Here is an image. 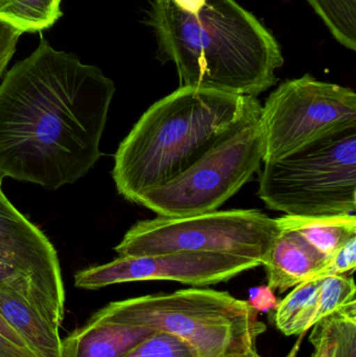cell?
<instances>
[{
    "mask_svg": "<svg viewBox=\"0 0 356 357\" xmlns=\"http://www.w3.org/2000/svg\"><path fill=\"white\" fill-rule=\"evenodd\" d=\"M316 352L311 357H326L325 352H324L323 348L321 346H315Z\"/></svg>",
    "mask_w": 356,
    "mask_h": 357,
    "instance_id": "obj_30",
    "label": "cell"
},
{
    "mask_svg": "<svg viewBox=\"0 0 356 357\" xmlns=\"http://www.w3.org/2000/svg\"><path fill=\"white\" fill-rule=\"evenodd\" d=\"M157 59L175 64L180 87L255 96L277 83L284 60L273 33L235 0H206L198 14L150 0Z\"/></svg>",
    "mask_w": 356,
    "mask_h": 357,
    "instance_id": "obj_2",
    "label": "cell"
},
{
    "mask_svg": "<svg viewBox=\"0 0 356 357\" xmlns=\"http://www.w3.org/2000/svg\"><path fill=\"white\" fill-rule=\"evenodd\" d=\"M123 357H199L184 340L171 333L156 331Z\"/></svg>",
    "mask_w": 356,
    "mask_h": 357,
    "instance_id": "obj_21",
    "label": "cell"
},
{
    "mask_svg": "<svg viewBox=\"0 0 356 357\" xmlns=\"http://www.w3.org/2000/svg\"><path fill=\"white\" fill-rule=\"evenodd\" d=\"M20 36V31L6 23L0 22V81L16 52V46Z\"/></svg>",
    "mask_w": 356,
    "mask_h": 357,
    "instance_id": "obj_23",
    "label": "cell"
},
{
    "mask_svg": "<svg viewBox=\"0 0 356 357\" xmlns=\"http://www.w3.org/2000/svg\"><path fill=\"white\" fill-rule=\"evenodd\" d=\"M248 304L256 312H269L276 310L278 305L277 298L274 295V291L268 285L253 287L249 291Z\"/></svg>",
    "mask_w": 356,
    "mask_h": 357,
    "instance_id": "obj_24",
    "label": "cell"
},
{
    "mask_svg": "<svg viewBox=\"0 0 356 357\" xmlns=\"http://www.w3.org/2000/svg\"><path fill=\"white\" fill-rule=\"evenodd\" d=\"M0 335L6 337V339H8V341L12 342V343L16 344V345L20 346V347L29 349L26 345H25L24 342H23V340L21 339L20 335L3 320L1 316H0Z\"/></svg>",
    "mask_w": 356,
    "mask_h": 357,
    "instance_id": "obj_26",
    "label": "cell"
},
{
    "mask_svg": "<svg viewBox=\"0 0 356 357\" xmlns=\"http://www.w3.org/2000/svg\"><path fill=\"white\" fill-rule=\"evenodd\" d=\"M255 96L179 87L150 107L119 144L112 177L132 203L181 175L257 105Z\"/></svg>",
    "mask_w": 356,
    "mask_h": 357,
    "instance_id": "obj_3",
    "label": "cell"
},
{
    "mask_svg": "<svg viewBox=\"0 0 356 357\" xmlns=\"http://www.w3.org/2000/svg\"><path fill=\"white\" fill-rule=\"evenodd\" d=\"M0 357H38L31 350L20 347L0 335Z\"/></svg>",
    "mask_w": 356,
    "mask_h": 357,
    "instance_id": "obj_25",
    "label": "cell"
},
{
    "mask_svg": "<svg viewBox=\"0 0 356 357\" xmlns=\"http://www.w3.org/2000/svg\"><path fill=\"white\" fill-rule=\"evenodd\" d=\"M321 280L322 276H318L296 285L278 303L274 322L284 335H304L316 324Z\"/></svg>",
    "mask_w": 356,
    "mask_h": 357,
    "instance_id": "obj_15",
    "label": "cell"
},
{
    "mask_svg": "<svg viewBox=\"0 0 356 357\" xmlns=\"http://www.w3.org/2000/svg\"><path fill=\"white\" fill-rule=\"evenodd\" d=\"M279 232L277 220L258 210H215L141 220L125 233L114 250L118 257L177 252L221 253L253 258L263 264Z\"/></svg>",
    "mask_w": 356,
    "mask_h": 357,
    "instance_id": "obj_7",
    "label": "cell"
},
{
    "mask_svg": "<svg viewBox=\"0 0 356 357\" xmlns=\"http://www.w3.org/2000/svg\"><path fill=\"white\" fill-rule=\"evenodd\" d=\"M356 127L351 88L311 75L282 83L261 108L263 162H273L326 136Z\"/></svg>",
    "mask_w": 356,
    "mask_h": 357,
    "instance_id": "obj_8",
    "label": "cell"
},
{
    "mask_svg": "<svg viewBox=\"0 0 356 357\" xmlns=\"http://www.w3.org/2000/svg\"><path fill=\"white\" fill-rule=\"evenodd\" d=\"M0 316L38 357H61L60 331L20 297L0 289Z\"/></svg>",
    "mask_w": 356,
    "mask_h": 357,
    "instance_id": "obj_13",
    "label": "cell"
},
{
    "mask_svg": "<svg viewBox=\"0 0 356 357\" xmlns=\"http://www.w3.org/2000/svg\"><path fill=\"white\" fill-rule=\"evenodd\" d=\"M178 8L183 10L184 12L196 15L200 12L201 8L205 6L206 0H171Z\"/></svg>",
    "mask_w": 356,
    "mask_h": 357,
    "instance_id": "obj_27",
    "label": "cell"
},
{
    "mask_svg": "<svg viewBox=\"0 0 356 357\" xmlns=\"http://www.w3.org/2000/svg\"><path fill=\"white\" fill-rule=\"evenodd\" d=\"M115 93L112 79L43 36L0 84V178L56 190L85 177Z\"/></svg>",
    "mask_w": 356,
    "mask_h": 357,
    "instance_id": "obj_1",
    "label": "cell"
},
{
    "mask_svg": "<svg viewBox=\"0 0 356 357\" xmlns=\"http://www.w3.org/2000/svg\"><path fill=\"white\" fill-rule=\"evenodd\" d=\"M355 283L345 275L322 276L316 324L322 319L356 305Z\"/></svg>",
    "mask_w": 356,
    "mask_h": 357,
    "instance_id": "obj_20",
    "label": "cell"
},
{
    "mask_svg": "<svg viewBox=\"0 0 356 357\" xmlns=\"http://www.w3.org/2000/svg\"><path fill=\"white\" fill-rule=\"evenodd\" d=\"M253 258L221 253L155 254L118 257L102 266H91L75 275V285L82 289H100L135 281H177L194 287L225 282L261 266Z\"/></svg>",
    "mask_w": 356,
    "mask_h": 357,
    "instance_id": "obj_9",
    "label": "cell"
},
{
    "mask_svg": "<svg viewBox=\"0 0 356 357\" xmlns=\"http://www.w3.org/2000/svg\"><path fill=\"white\" fill-rule=\"evenodd\" d=\"M261 104L230 128L192 167L136 204L158 216L182 218L215 211L258 171L263 158Z\"/></svg>",
    "mask_w": 356,
    "mask_h": 357,
    "instance_id": "obj_6",
    "label": "cell"
},
{
    "mask_svg": "<svg viewBox=\"0 0 356 357\" xmlns=\"http://www.w3.org/2000/svg\"><path fill=\"white\" fill-rule=\"evenodd\" d=\"M334 39L356 50V0H307Z\"/></svg>",
    "mask_w": 356,
    "mask_h": 357,
    "instance_id": "obj_19",
    "label": "cell"
},
{
    "mask_svg": "<svg viewBox=\"0 0 356 357\" xmlns=\"http://www.w3.org/2000/svg\"><path fill=\"white\" fill-rule=\"evenodd\" d=\"M257 195L286 215H345L356 211V127L265 163Z\"/></svg>",
    "mask_w": 356,
    "mask_h": 357,
    "instance_id": "obj_5",
    "label": "cell"
},
{
    "mask_svg": "<svg viewBox=\"0 0 356 357\" xmlns=\"http://www.w3.org/2000/svg\"><path fill=\"white\" fill-rule=\"evenodd\" d=\"M156 331L89 319L62 341L61 357H123Z\"/></svg>",
    "mask_w": 356,
    "mask_h": 357,
    "instance_id": "obj_12",
    "label": "cell"
},
{
    "mask_svg": "<svg viewBox=\"0 0 356 357\" xmlns=\"http://www.w3.org/2000/svg\"><path fill=\"white\" fill-rule=\"evenodd\" d=\"M356 266V236L349 239L343 247L332 256L327 270L323 276L345 275L353 272Z\"/></svg>",
    "mask_w": 356,
    "mask_h": 357,
    "instance_id": "obj_22",
    "label": "cell"
},
{
    "mask_svg": "<svg viewBox=\"0 0 356 357\" xmlns=\"http://www.w3.org/2000/svg\"><path fill=\"white\" fill-rule=\"evenodd\" d=\"M91 320L146 327L189 344L199 357H226L254 349L267 327L248 302L226 291L181 289L112 302Z\"/></svg>",
    "mask_w": 356,
    "mask_h": 357,
    "instance_id": "obj_4",
    "label": "cell"
},
{
    "mask_svg": "<svg viewBox=\"0 0 356 357\" xmlns=\"http://www.w3.org/2000/svg\"><path fill=\"white\" fill-rule=\"evenodd\" d=\"M226 357H261L257 354L256 349H251L249 351L244 352V354H234V356H226Z\"/></svg>",
    "mask_w": 356,
    "mask_h": 357,
    "instance_id": "obj_28",
    "label": "cell"
},
{
    "mask_svg": "<svg viewBox=\"0 0 356 357\" xmlns=\"http://www.w3.org/2000/svg\"><path fill=\"white\" fill-rule=\"evenodd\" d=\"M276 220L281 226L298 231L330 259L349 239L356 236L355 214L314 218L284 215Z\"/></svg>",
    "mask_w": 356,
    "mask_h": 357,
    "instance_id": "obj_14",
    "label": "cell"
},
{
    "mask_svg": "<svg viewBox=\"0 0 356 357\" xmlns=\"http://www.w3.org/2000/svg\"><path fill=\"white\" fill-rule=\"evenodd\" d=\"M62 0H0V22L23 33L49 29L62 16Z\"/></svg>",
    "mask_w": 356,
    "mask_h": 357,
    "instance_id": "obj_18",
    "label": "cell"
},
{
    "mask_svg": "<svg viewBox=\"0 0 356 357\" xmlns=\"http://www.w3.org/2000/svg\"><path fill=\"white\" fill-rule=\"evenodd\" d=\"M279 227V234L261 266L267 273L268 287L284 293L309 279L323 276L330 258L298 231L281 225Z\"/></svg>",
    "mask_w": 356,
    "mask_h": 357,
    "instance_id": "obj_11",
    "label": "cell"
},
{
    "mask_svg": "<svg viewBox=\"0 0 356 357\" xmlns=\"http://www.w3.org/2000/svg\"><path fill=\"white\" fill-rule=\"evenodd\" d=\"M0 289L20 297L52 326L60 331L65 307L59 305L35 281L2 258H0Z\"/></svg>",
    "mask_w": 356,
    "mask_h": 357,
    "instance_id": "obj_17",
    "label": "cell"
},
{
    "mask_svg": "<svg viewBox=\"0 0 356 357\" xmlns=\"http://www.w3.org/2000/svg\"><path fill=\"white\" fill-rule=\"evenodd\" d=\"M0 178V258L35 281L65 307V289L58 253L49 239L14 207Z\"/></svg>",
    "mask_w": 356,
    "mask_h": 357,
    "instance_id": "obj_10",
    "label": "cell"
},
{
    "mask_svg": "<svg viewBox=\"0 0 356 357\" xmlns=\"http://www.w3.org/2000/svg\"><path fill=\"white\" fill-rule=\"evenodd\" d=\"M303 335H301L300 339H299L298 343H296V345L293 347V349L291 350L290 354L286 357H297V354H298L299 348H300L301 341H302Z\"/></svg>",
    "mask_w": 356,
    "mask_h": 357,
    "instance_id": "obj_29",
    "label": "cell"
},
{
    "mask_svg": "<svg viewBox=\"0 0 356 357\" xmlns=\"http://www.w3.org/2000/svg\"><path fill=\"white\" fill-rule=\"evenodd\" d=\"M309 337L326 357H356V305L330 314L314 325Z\"/></svg>",
    "mask_w": 356,
    "mask_h": 357,
    "instance_id": "obj_16",
    "label": "cell"
}]
</instances>
